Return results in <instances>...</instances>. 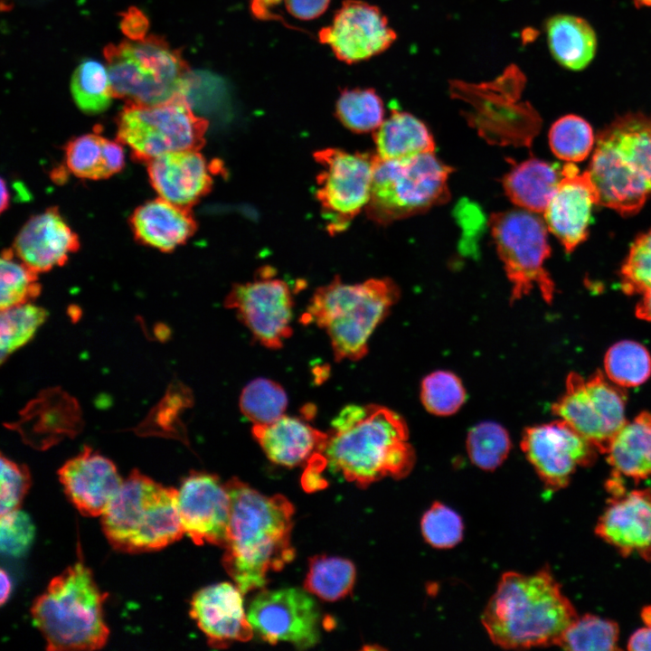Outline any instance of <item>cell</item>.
Wrapping results in <instances>:
<instances>
[{"label": "cell", "instance_id": "obj_54", "mask_svg": "<svg viewBox=\"0 0 651 651\" xmlns=\"http://www.w3.org/2000/svg\"><path fill=\"white\" fill-rule=\"evenodd\" d=\"M642 617L646 625H651V608L643 609Z\"/></svg>", "mask_w": 651, "mask_h": 651}, {"label": "cell", "instance_id": "obj_31", "mask_svg": "<svg viewBox=\"0 0 651 651\" xmlns=\"http://www.w3.org/2000/svg\"><path fill=\"white\" fill-rule=\"evenodd\" d=\"M373 139L377 156L386 160H402L435 151L433 137L426 125L415 116L396 109L373 131Z\"/></svg>", "mask_w": 651, "mask_h": 651}, {"label": "cell", "instance_id": "obj_27", "mask_svg": "<svg viewBox=\"0 0 651 651\" xmlns=\"http://www.w3.org/2000/svg\"><path fill=\"white\" fill-rule=\"evenodd\" d=\"M23 423L29 427L20 429L29 444L46 448L80 429V411L74 400L61 391L43 392L23 412ZM27 425V424H23Z\"/></svg>", "mask_w": 651, "mask_h": 651}, {"label": "cell", "instance_id": "obj_30", "mask_svg": "<svg viewBox=\"0 0 651 651\" xmlns=\"http://www.w3.org/2000/svg\"><path fill=\"white\" fill-rule=\"evenodd\" d=\"M551 54L562 67L581 71L593 60L597 37L591 25L572 14H556L545 24Z\"/></svg>", "mask_w": 651, "mask_h": 651}, {"label": "cell", "instance_id": "obj_2", "mask_svg": "<svg viewBox=\"0 0 651 651\" xmlns=\"http://www.w3.org/2000/svg\"><path fill=\"white\" fill-rule=\"evenodd\" d=\"M323 455L334 470L361 487L405 477L416 459L405 420L376 404L344 407L333 420Z\"/></svg>", "mask_w": 651, "mask_h": 651}, {"label": "cell", "instance_id": "obj_14", "mask_svg": "<svg viewBox=\"0 0 651 651\" xmlns=\"http://www.w3.org/2000/svg\"><path fill=\"white\" fill-rule=\"evenodd\" d=\"M247 615L253 630L269 644L308 648L319 640L321 614L307 590H264L253 599Z\"/></svg>", "mask_w": 651, "mask_h": 651}, {"label": "cell", "instance_id": "obj_26", "mask_svg": "<svg viewBox=\"0 0 651 651\" xmlns=\"http://www.w3.org/2000/svg\"><path fill=\"white\" fill-rule=\"evenodd\" d=\"M135 238L164 252L184 244L196 231L191 209L161 197L138 206L130 217Z\"/></svg>", "mask_w": 651, "mask_h": 651}, {"label": "cell", "instance_id": "obj_7", "mask_svg": "<svg viewBox=\"0 0 651 651\" xmlns=\"http://www.w3.org/2000/svg\"><path fill=\"white\" fill-rule=\"evenodd\" d=\"M103 532L118 551L138 553L163 549L185 533L178 490L133 470L102 514Z\"/></svg>", "mask_w": 651, "mask_h": 651}, {"label": "cell", "instance_id": "obj_24", "mask_svg": "<svg viewBox=\"0 0 651 651\" xmlns=\"http://www.w3.org/2000/svg\"><path fill=\"white\" fill-rule=\"evenodd\" d=\"M146 164L153 188L172 203L191 209L211 190V167L199 150L168 153Z\"/></svg>", "mask_w": 651, "mask_h": 651}, {"label": "cell", "instance_id": "obj_19", "mask_svg": "<svg viewBox=\"0 0 651 651\" xmlns=\"http://www.w3.org/2000/svg\"><path fill=\"white\" fill-rule=\"evenodd\" d=\"M561 172V183L543 213L549 231L571 252L587 238L598 194L588 171L580 174L578 167L568 162Z\"/></svg>", "mask_w": 651, "mask_h": 651}, {"label": "cell", "instance_id": "obj_46", "mask_svg": "<svg viewBox=\"0 0 651 651\" xmlns=\"http://www.w3.org/2000/svg\"><path fill=\"white\" fill-rule=\"evenodd\" d=\"M0 514L18 510L26 495L31 477L27 467L1 456Z\"/></svg>", "mask_w": 651, "mask_h": 651}, {"label": "cell", "instance_id": "obj_41", "mask_svg": "<svg viewBox=\"0 0 651 651\" xmlns=\"http://www.w3.org/2000/svg\"><path fill=\"white\" fill-rule=\"evenodd\" d=\"M13 250L2 252L0 259L1 310L28 303L41 292L37 272L14 259Z\"/></svg>", "mask_w": 651, "mask_h": 651}, {"label": "cell", "instance_id": "obj_35", "mask_svg": "<svg viewBox=\"0 0 651 651\" xmlns=\"http://www.w3.org/2000/svg\"><path fill=\"white\" fill-rule=\"evenodd\" d=\"M606 376L622 387L644 383L651 375V356L641 344L624 340L613 344L604 358Z\"/></svg>", "mask_w": 651, "mask_h": 651}, {"label": "cell", "instance_id": "obj_36", "mask_svg": "<svg viewBox=\"0 0 651 651\" xmlns=\"http://www.w3.org/2000/svg\"><path fill=\"white\" fill-rule=\"evenodd\" d=\"M618 635L615 621L585 614L570 624L556 646L573 651H612L618 649Z\"/></svg>", "mask_w": 651, "mask_h": 651}, {"label": "cell", "instance_id": "obj_42", "mask_svg": "<svg viewBox=\"0 0 651 651\" xmlns=\"http://www.w3.org/2000/svg\"><path fill=\"white\" fill-rule=\"evenodd\" d=\"M549 144L558 158L569 163L580 162L593 148V130L584 118L576 115H566L552 126Z\"/></svg>", "mask_w": 651, "mask_h": 651}, {"label": "cell", "instance_id": "obj_55", "mask_svg": "<svg viewBox=\"0 0 651 651\" xmlns=\"http://www.w3.org/2000/svg\"><path fill=\"white\" fill-rule=\"evenodd\" d=\"M633 2L638 7H640V6L651 7V0H633Z\"/></svg>", "mask_w": 651, "mask_h": 651}, {"label": "cell", "instance_id": "obj_53", "mask_svg": "<svg viewBox=\"0 0 651 651\" xmlns=\"http://www.w3.org/2000/svg\"><path fill=\"white\" fill-rule=\"evenodd\" d=\"M9 203V193L4 179L1 180V211H5Z\"/></svg>", "mask_w": 651, "mask_h": 651}, {"label": "cell", "instance_id": "obj_23", "mask_svg": "<svg viewBox=\"0 0 651 651\" xmlns=\"http://www.w3.org/2000/svg\"><path fill=\"white\" fill-rule=\"evenodd\" d=\"M80 241L57 208L30 218L15 237L13 250L29 268L45 272L66 263Z\"/></svg>", "mask_w": 651, "mask_h": 651}, {"label": "cell", "instance_id": "obj_8", "mask_svg": "<svg viewBox=\"0 0 651 651\" xmlns=\"http://www.w3.org/2000/svg\"><path fill=\"white\" fill-rule=\"evenodd\" d=\"M104 56L114 98L156 105L188 95L192 72L179 51L159 36L108 44Z\"/></svg>", "mask_w": 651, "mask_h": 651}, {"label": "cell", "instance_id": "obj_25", "mask_svg": "<svg viewBox=\"0 0 651 651\" xmlns=\"http://www.w3.org/2000/svg\"><path fill=\"white\" fill-rule=\"evenodd\" d=\"M252 434L270 461L288 467L323 453L327 439V433L287 415L269 424L253 425Z\"/></svg>", "mask_w": 651, "mask_h": 651}, {"label": "cell", "instance_id": "obj_20", "mask_svg": "<svg viewBox=\"0 0 651 651\" xmlns=\"http://www.w3.org/2000/svg\"><path fill=\"white\" fill-rule=\"evenodd\" d=\"M58 475L67 497L86 516L102 515L124 480L110 459L89 447L66 461Z\"/></svg>", "mask_w": 651, "mask_h": 651}, {"label": "cell", "instance_id": "obj_15", "mask_svg": "<svg viewBox=\"0 0 651 651\" xmlns=\"http://www.w3.org/2000/svg\"><path fill=\"white\" fill-rule=\"evenodd\" d=\"M224 307L235 310L254 339L267 348H280L292 334L290 288L285 281L269 275V269L253 281L234 284Z\"/></svg>", "mask_w": 651, "mask_h": 651}, {"label": "cell", "instance_id": "obj_5", "mask_svg": "<svg viewBox=\"0 0 651 651\" xmlns=\"http://www.w3.org/2000/svg\"><path fill=\"white\" fill-rule=\"evenodd\" d=\"M107 593L81 561L54 577L31 608L33 624L50 651L97 650L108 638L103 604Z\"/></svg>", "mask_w": 651, "mask_h": 651}, {"label": "cell", "instance_id": "obj_12", "mask_svg": "<svg viewBox=\"0 0 651 651\" xmlns=\"http://www.w3.org/2000/svg\"><path fill=\"white\" fill-rule=\"evenodd\" d=\"M627 394L600 371L585 379L571 373L552 411L604 454L626 423Z\"/></svg>", "mask_w": 651, "mask_h": 651}, {"label": "cell", "instance_id": "obj_39", "mask_svg": "<svg viewBox=\"0 0 651 651\" xmlns=\"http://www.w3.org/2000/svg\"><path fill=\"white\" fill-rule=\"evenodd\" d=\"M239 405L242 414L253 425H266L284 415L288 396L274 381L257 378L244 387Z\"/></svg>", "mask_w": 651, "mask_h": 651}, {"label": "cell", "instance_id": "obj_1", "mask_svg": "<svg viewBox=\"0 0 651 651\" xmlns=\"http://www.w3.org/2000/svg\"><path fill=\"white\" fill-rule=\"evenodd\" d=\"M231 512L222 563L245 594L263 588L270 571L289 563L294 508L283 495L268 496L237 478L226 483Z\"/></svg>", "mask_w": 651, "mask_h": 651}, {"label": "cell", "instance_id": "obj_32", "mask_svg": "<svg viewBox=\"0 0 651 651\" xmlns=\"http://www.w3.org/2000/svg\"><path fill=\"white\" fill-rule=\"evenodd\" d=\"M124 162L122 144L97 134L77 137L65 146L66 166L80 178L106 179L121 171Z\"/></svg>", "mask_w": 651, "mask_h": 651}, {"label": "cell", "instance_id": "obj_21", "mask_svg": "<svg viewBox=\"0 0 651 651\" xmlns=\"http://www.w3.org/2000/svg\"><path fill=\"white\" fill-rule=\"evenodd\" d=\"M242 595L236 584L229 582L207 586L193 595L190 615L212 646L224 648L252 637Z\"/></svg>", "mask_w": 651, "mask_h": 651}, {"label": "cell", "instance_id": "obj_49", "mask_svg": "<svg viewBox=\"0 0 651 651\" xmlns=\"http://www.w3.org/2000/svg\"><path fill=\"white\" fill-rule=\"evenodd\" d=\"M287 10L299 20H313L322 15L330 0H284Z\"/></svg>", "mask_w": 651, "mask_h": 651}, {"label": "cell", "instance_id": "obj_29", "mask_svg": "<svg viewBox=\"0 0 651 651\" xmlns=\"http://www.w3.org/2000/svg\"><path fill=\"white\" fill-rule=\"evenodd\" d=\"M562 178L556 165L532 158L514 165L503 184L509 199L523 210L544 212Z\"/></svg>", "mask_w": 651, "mask_h": 651}, {"label": "cell", "instance_id": "obj_34", "mask_svg": "<svg viewBox=\"0 0 651 651\" xmlns=\"http://www.w3.org/2000/svg\"><path fill=\"white\" fill-rule=\"evenodd\" d=\"M71 90L78 108L87 114L105 111L114 98L108 68L93 59L83 60L75 69Z\"/></svg>", "mask_w": 651, "mask_h": 651}, {"label": "cell", "instance_id": "obj_48", "mask_svg": "<svg viewBox=\"0 0 651 651\" xmlns=\"http://www.w3.org/2000/svg\"><path fill=\"white\" fill-rule=\"evenodd\" d=\"M149 22L143 12L130 7L122 14L120 27L123 33L130 40L137 41L146 38Z\"/></svg>", "mask_w": 651, "mask_h": 651}, {"label": "cell", "instance_id": "obj_10", "mask_svg": "<svg viewBox=\"0 0 651 651\" xmlns=\"http://www.w3.org/2000/svg\"><path fill=\"white\" fill-rule=\"evenodd\" d=\"M207 128L208 121L180 95L156 105L126 103L117 118V140L135 159L148 163L168 153L200 150Z\"/></svg>", "mask_w": 651, "mask_h": 651}, {"label": "cell", "instance_id": "obj_44", "mask_svg": "<svg viewBox=\"0 0 651 651\" xmlns=\"http://www.w3.org/2000/svg\"><path fill=\"white\" fill-rule=\"evenodd\" d=\"M420 531L426 542L432 547L450 549L462 541L464 524L456 511L440 502H434L421 517Z\"/></svg>", "mask_w": 651, "mask_h": 651}, {"label": "cell", "instance_id": "obj_38", "mask_svg": "<svg viewBox=\"0 0 651 651\" xmlns=\"http://www.w3.org/2000/svg\"><path fill=\"white\" fill-rule=\"evenodd\" d=\"M48 313L30 302L1 310L0 354L4 363L14 352L26 344L45 322Z\"/></svg>", "mask_w": 651, "mask_h": 651}, {"label": "cell", "instance_id": "obj_4", "mask_svg": "<svg viewBox=\"0 0 651 651\" xmlns=\"http://www.w3.org/2000/svg\"><path fill=\"white\" fill-rule=\"evenodd\" d=\"M588 173L598 204L623 215L639 211L651 195V117H618L597 137Z\"/></svg>", "mask_w": 651, "mask_h": 651}, {"label": "cell", "instance_id": "obj_18", "mask_svg": "<svg viewBox=\"0 0 651 651\" xmlns=\"http://www.w3.org/2000/svg\"><path fill=\"white\" fill-rule=\"evenodd\" d=\"M178 507L184 533L195 544L223 547L231 519V500L219 477L193 472L178 490Z\"/></svg>", "mask_w": 651, "mask_h": 651}, {"label": "cell", "instance_id": "obj_13", "mask_svg": "<svg viewBox=\"0 0 651 651\" xmlns=\"http://www.w3.org/2000/svg\"><path fill=\"white\" fill-rule=\"evenodd\" d=\"M374 156L338 148H326L314 154L315 160L322 166L316 179V196L327 231L332 235L346 230L368 203Z\"/></svg>", "mask_w": 651, "mask_h": 651}, {"label": "cell", "instance_id": "obj_3", "mask_svg": "<svg viewBox=\"0 0 651 651\" xmlns=\"http://www.w3.org/2000/svg\"><path fill=\"white\" fill-rule=\"evenodd\" d=\"M578 618L570 599L549 570L502 575L482 614L491 641L505 649L557 644Z\"/></svg>", "mask_w": 651, "mask_h": 651}, {"label": "cell", "instance_id": "obj_52", "mask_svg": "<svg viewBox=\"0 0 651 651\" xmlns=\"http://www.w3.org/2000/svg\"><path fill=\"white\" fill-rule=\"evenodd\" d=\"M1 603L3 604L7 599L12 588L10 579L4 570L1 571Z\"/></svg>", "mask_w": 651, "mask_h": 651}, {"label": "cell", "instance_id": "obj_16", "mask_svg": "<svg viewBox=\"0 0 651 651\" xmlns=\"http://www.w3.org/2000/svg\"><path fill=\"white\" fill-rule=\"evenodd\" d=\"M520 445L544 486L552 491L568 486L577 468L592 465L599 452L560 419L526 428Z\"/></svg>", "mask_w": 651, "mask_h": 651}, {"label": "cell", "instance_id": "obj_50", "mask_svg": "<svg viewBox=\"0 0 651 651\" xmlns=\"http://www.w3.org/2000/svg\"><path fill=\"white\" fill-rule=\"evenodd\" d=\"M627 647L633 651H651V625L636 630L630 636Z\"/></svg>", "mask_w": 651, "mask_h": 651}, {"label": "cell", "instance_id": "obj_22", "mask_svg": "<svg viewBox=\"0 0 651 651\" xmlns=\"http://www.w3.org/2000/svg\"><path fill=\"white\" fill-rule=\"evenodd\" d=\"M595 533L621 555L636 552L651 561V490L637 489L611 495Z\"/></svg>", "mask_w": 651, "mask_h": 651}, {"label": "cell", "instance_id": "obj_6", "mask_svg": "<svg viewBox=\"0 0 651 651\" xmlns=\"http://www.w3.org/2000/svg\"><path fill=\"white\" fill-rule=\"evenodd\" d=\"M399 297L390 278L345 284L335 277L316 290L302 320L326 330L336 361H358L367 354L369 338Z\"/></svg>", "mask_w": 651, "mask_h": 651}, {"label": "cell", "instance_id": "obj_11", "mask_svg": "<svg viewBox=\"0 0 651 651\" xmlns=\"http://www.w3.org/2000/svg\"><path fill=\"white\" fill-rule=\"evenodd\" d=\"M489 225L512 285L511 302L528 295L536 286L542 298L551 303L554 283L543 266L551 254L545 222L534 212L512 210L493 213Z\"/></svg>", "mask_w": 651, "mask_h": 651}, {"label": "cell", "instance_id": "obj_37", "mask_svg": "<svg viewBox=\"0 0 651 651\" xmlns=\"http://www.w3.org/2000/svg\"><path fill=\"white\" fill-rule=\"evenodd\" d=\"M339 121L355 133L374 131L384 120L382 99L373 89H344L336 101Z\"/></svg>", "mask_w": 651, "mask_h": 651}, {"label": "cell", "instance_id": "obj_33", "mask_svg": "<svg viewBox=\"0 0 651 651\" xmlns=\"http://www.w3.org/2000/svg\"><path fill=\"white\" fill-rule=\"evenodd\" d=\"M355 577V567L349 560L319 555L310 559L304 586L323 600L335 601L352 591Z\"/></svg>", "mask_w": 651, "mask_h": 651}, {"label": "cell", "instance_id": "obj_47", "mask_svg": "<svg viewBox=\"0 0 651 651\" xmlns=\"http://www.w3.org/2000/svg\"><path fill=\"white\" fill-rule=\"evenodd\" d=\"M34 534L29 516L20 509L1 515L0 542L2 552L19 556L30 546Z\"/></svg>", "mask_w": 651, "mask_h": 651}, {"label": "cell", "instance_id": "obj_40", "mask_svg": "<svg viewBox=\"0 0 651 651\" xmlns=\"http://www.w3.org/2000/svg\"><path fill=\"white\" fill-rule=\"evenodd\" d=\"M510 449L507 430L493 421L478 423L470 429L467 437V451L471 462L485 471H493L502 465Z\"/></svg>", "mask_w": 651, "mask_h": 651}, {"label": "cell", "instance_id": "obj_17", "mask_svg": "<svg viewBox=\"0 0 651 651\" xmlns=\"http://www.w3.org/2000/svg\"><path fill=\"white\" fill-rule=\"evenodd\" d=\"M396 38V32L379 7L362 0L344 1L331 24L319 32L320 42L349 64L383 52Z\"/></svg>", "mask_w": 651, "mask_h": 651}, {"label": "cell", "instance_id": "obj_28", "mask_svg": "<svg viewBox=\"0 0 651 651\" xmlns=\"http://www.w3.org/2000/svg\"><path fill=\"white\" fill-rule=\"evenodd\" d=\"M613 473L635 482L651 476V413L640 412L612 439L605 453Z\"/></svg>", "mask_w": 651, "mask_h": 651}, {"label": "cell", "instance_id": "obj_9", "mask_svg": "<svg viewBox=\"0 0 651 651\" xmlns=\"http://www.w3.org/2000/svg\"><path fill=\"white\" fill-rule=\"evenodd\" d=\"M452 171L434 153L402 160H386L375 154L367 216L385 225L448 202Z\"/></svg>", "mask_w": 651, "mask_h": 651}, {"label": "cell", "instance_id": "obj_43", "mask_svg": "<svg viewBox=\"0 0 651 651\" xmlns=\"http://www.w3.org/2000/svg\"><path fill=\"white\" fill-rule=\"evenodd\" d=\"M466 399L460 379L448 371H435L421 382L420 400L425 409L437 416L457 412Z\"/></svg>", "mask_w": 651, "mask_h": 651}, {"label": "cell", "instance_id": "obj_45", "mask_svg": "<svg viewBox=\"0 0 651 651\" xmlns=\"http://www.w3.org/2000/svg\"><path fill=\"white\" fill-rule=\"evenodd\" d=\"M620 285L629 296L651 288V230L640 234L631 245L620 269Z\"/></svg>", "mask_w": 651, "mask_h": 651}, {"label": "cell", "instance_id": "obj_51", "mask_svg": "<svg viewBox=\"0 0 651 651\" xmlns=\"http://www.w3.org/2000/svg\"><path fill=\"white\" fill-rule=\"evenodd\" d=\"M635 313L637 318L651 322V288L642 294V297L636 306Z\"/></svg>", "mask_w": 651, "mask_h": 651}]
</instances>
